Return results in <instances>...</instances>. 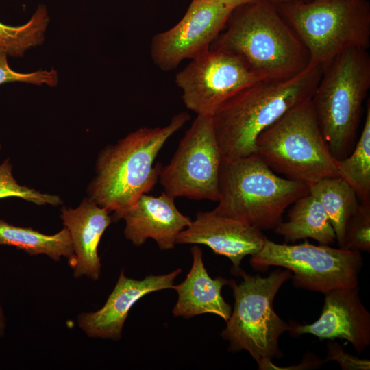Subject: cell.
Returning a JSON list of instances; mask_svg holds the SVG:
<instances>
[{"label": "cell", "mask_w": 370, "mask_h": 370, "mask_svg": "<svg viewBox=\"0 0 370 370\" xmlns=\"http://www.w3.org/2000/svg\"><path fill=\"white\" fill-rule=\"evenodd\" d=\"M323 71L322 66L309 64L291 77L256 82L225 102L212 116L222 159L233 160L255 153L259 134L310 99Z\"/></svg>", "instance_id": "cell-1"}, {"label": "cell", "mask_w": 370, "mask_h": 370, "mask_svg": "<svg viewBox=\"0 0 370 370\" xmlns=\"http://www.w3.org/2000/svg\"><path fill=\"white\" fill-rule=\"evenodd\" d=\"M180 112L164 127H140L104 147L96 162V174L88 188V197L120 219L159 180L161 164L155 160L164 144L188 121Z\"/></svg>", "instance_id": "cell-2"}, {"label": "cell", "mask_w": 370, "mask_h": 370, "mask_svg": "<svg viewBox=\"0 0 370 370\" xmlns=\"http://www.w3.org/2000/svg\"><path fill=\"white\" fill-rule=\"evenodd\" d=\"M210 48L236 55L265 79L294 76L309 65V54L294 30L268 0L236 8Z\"/></svg>", "instance_id": "cell-3"}, {"label": "cell", "mask_w": 370, "mask_h": 370, "mask_svg": "<svg viewBox=\"0 0 370 370\" xmlns=\"http://www.w3.org/2000/svg\"><path fill=\"white\" fill-rule=\"evenodd\" d=\"M309 193L308 185L280 177L256 153L222 160L218 214L262 231L274 230L285 209Z\"/></svg>", "instance_id": "cell-4"}, {"label": "cell", "mask_w": 370, "mask_h": 370, "mask_svg": "<svg viewBox=\"0 0 370 370\" xmlns=\"http://www.w3.org/2000/svg\"><path fill=\"white\" fill-rule=\"evenodd\" d=\"M370 88V56L367 49H351L323 67L311 101L320 130L336 160L352 151Z\"/></svg>", "instance_id": "cell-5"}, {"label": "cell", "mask_w": 370, "mask_h": 370, "mask_svg": "<svg viewBox=\"0 0 370 370\" xmlns=\"http://www.w3.org/2000/svg\"><path fill=\"white\" fill-rule=\"evenodd\" d=\"M309 54V64L324 67L351 49L370 43L368 0H297L275 5Z\"/></svg>", "instance_id": "cell-6"}, {"label": "cell", "mask_w": 370, "mask_h": 370, "mask_svg": "<svg viewBox=\"0 0 370 370\" xmlns=\"http://www.w3.org/2000/svg\"><path fill=\"white\" fill-rule=\"evenodd\" d=\"M256 153L274 171L308 186L338 177L337 162L320 130L311 99L262 131Z\"/></svg>", "instance_id": "cell-7"}, {"label": "cell", "mask_w": 370, "mask_h": 370, "mask_svg": "<svg viewBox=\"0 0 370 370\" xmlns=\"http://www.w3.org/2000/svg\"><path fill=\"white\" fill-rule=\"evenodd\" d=\"M243 281H231L234 297V310L221 332L229 341L230 349L245 350L256 361L259 369L274 358L282 357L278 341L291 329L273 309V301L283 284L291 277V271L276 269L268 277L250 275L243 270Z\"/></svg>", "instance_id": "cell-8"}, {"label": "cell", "mask_w": 370, "mask_h": 370, "mask_svg": "<svg viewBox=\"0 0 370 370\" xmlns=\"http://www.w3.org/2000/svg\"><path fill=\"white\" fill-rule=\"evenodd\" d=\"M256 270L284 267L293 272L296 287L325 293L340 288H355L362 266L360 251L315 245L305 241L298 245L279 244L267 239L250 260Z\"/></svg>", "instance_id": "cell-9"}, {"label": "cell", "mask_w": 370, "mask_h": 370, "mask_svg": "<svg viewBox=\"0 0 370 370\" xmlns=\"http://www.w3.org/2000/svg\"><path fill=\"white\" fill-rule=\"evenodd\" d=\"M222 160L212 116L197 115L169 163L162 166L159 181L174 199L217 201Z\"/></svg>", "instance_id": "cell-10"}, {"label": "cell", "mask_w": 370, "mask_h": 370, "mask_svg": "<svg viewBox=\"0 0 370 370\" xmlns=\"http://www.w3.org/2000/svg\"><path fill=\"white\" fill-rule=\"evenodd\" d=\"M262 79H267L236 55L210 48L192 59L175 81L188 110L212 116L231 97Z\"/></svg>", "instance_id": "cell-11"}, {"label": "cell", "mask_w": 370, "mask_h": 370, "mask_svg": "<svg viewBox=\"0 0 370 370\" xmlns=\"http://www.w3.org/2000/svg\"><path fill=\"white\" fill-rule=\"evenodd\" d=\"M234 10L210 0H193L175 25L153 37L150 53L153 63L169 71L184 60L204 53L221 33Z\"/></svg>", "instance_id": "cell-12"}, {"label": "cell", "mask_w": 370, "mask_h": 370, "mask_svg": "<svg viewBox=\"0 0 370 370\" xmlns=\"http://www.w3.org/2000/svg\"><path fill=\"white\" fill-rule=\"evenodd\" d=\"M267 239L261 230L247 223L212 210L198 212L177 235L176 243L206 245L214 253L228 258L233 270L239 274L244 257L258 253Z\"/></svg>", "instance_id": "cell-13"}, {"label": "cell", "mask_w": 370, "mask_h": 370, "mask_svg": "<svg viewBox=\"0 0 370 370\" xmlns=\"http://www.w3.org/2000/svg\"><path fill=\"white\" fill-rule=\"evenodd\" d=\"M319 318L310 324H290L292 334H312L319 339H344L358 354L370 345V314L362 304L358 288H340L324 293Z\"/></svg>", "instance_id": "cell-14"}, {"label": "cell", "mask_w": 370, "mask_h": 370, "mask_svg": "<svg viewBox=\"0 0 370 370\" xmlns=\"http://www.w3.org/2000/svg\"><path fill=\"white\" fill-rule=\"evenodd\" d=\"M181 272L182 269L178 268L167 274L149 275L142 280H136L126 277L122 270L105 304L95 312L78 315L79 327L90 338L119 340L132 306L151 292L172 288L175 279Z\"/></svg>", "instance_id": "cell-15"}, {"label": "cell", "mask_w": 370, "mask_h": 370, "mask_svg": "<svg viewBox=\"0 0 370 370\" xmlns=\"http://www.w3.org/2000/svg\"><path fill=\"white\" fill-rule=\"evenodd\" d=\"M120 219L125 221L124 236L136 247L153 239L162 250L173 249L177 235L192 219L177 209L175 199L164 191L158 196L143 194Z\"/></svg>", "instance_id": "cell-16"}, {"label": "cell", "mask_w": 370, "mask_h": 370, "mask_svg": "<svg viewBox=\"0 0 370 370\" xmlns=\"http://www.w3.org/2000/svg\"><path fill=\"white\" fill-rule=\"evenodd\" d=\"M110 212L88 197L76 208L63 207L60 217L70 234L75 262L73 276H86L96 281L101 275V264L98 247L104 232L112 223Z\"/></svg>", "instance_id": "cell-17"}, {"label": "cell", "mask_w": 370, "mask_h": 370, "mask_svg": "<svg viewBox=\"0 0 370 370\" xmlns=\"http://www.w3.org/2000/svg\"><path fill=\"white\" fill-rule=\"evenodd\" d=\"M191 252L193 263L189 272L182 282L172 288L178 295L173 309V315L188 319L209 313L227 321L232 308L223 298L221 289L230 285L232 280L221 277L211 278L204 264L201 249L194 246Z\"/></svg>", "instance_id": "cell-18"}, {"label": "cell", "mask_w": 370, "mask_h": 370, "mask_svg": "<svg viewBox=\"0 0 370 370\" xmlns=\"http://www.w3.org/2000/svg\"><path fill=\"white\" fill-rule=\"evenodd\" d=\"M273 230L284 238L285 243L310 238L320 245H330L336 241L323 206L310 193L293 204L287 221L280 223Z\"/></svg>", "instance_id": "cell-19"}, {"label": "cell", "mask_w": 370, "mask_h": 370, "mask_svg": "<svg viewBox=\"0 0 370 370\" xmlns=\"http://www.w3.org/2000/svg\"><path fill=\"white\" fill-rule=\"evenodd\" d=\"M14 246L31 256L44 254L55 261L62 257L69 260L72 268L75 262L69 230L64 227L59 232L47 235L30 227L13 225L0 219V245Z\"/></svg>", "instance_id": "cell-20"}, {"label": "cell", "mask_w": 370, "mask_h": 370, "mask_svg": "<svg viewBox=\"0 0 370 370\" xmlns=\"http://www.w3.org/2000/svg\"><path fill=\"white\" fill-rule=\"evenodd\" d=\"M308 187L309 193L323 206L342 247L346 225L360 204L356 193L338 176L324 178Z\"/></svg>", "instance_id": "cell-21"}, {"label": "cell", "mask_w": 370, "mask_h": 370, "mask_svg": "<svg viewBox=\"0 0 370 370\" xmlns=\"http://www.w3.org/2000/svg\"><path fill=\"white\" fill-rule=\"evenodd\" d=\"M338 177L354 190L361 201L370 200V102L368 100L362 133L351 153L338 160Z\"/></svg>", "instance_id": "cell-22"}, {"label": "cell", "mask_w": 370, "mask_h": 370, "mask_svg": "<svg viewBox=\"0 0 370 370\" xmlns=\"http://www.w3.org/2000/svg\"><path fill=\"white\" fill-rule=\"evenodd\" d=\"M48 22L47 10L43 5L24 25L15 27L0 22V48L10 56H21L27 49L42 42Z\"/></svg>", "instance_id": "cell-23"}, {"label": "cell", "mask_w": 370, "mask_h": 370, "mask_svg": "<svg viewBox=\"0 0 370 370\" xmlns=\"http://www.w3.org/2000/svg\"><path fill=\"white\" fill-rule=\"evenodd\" d=\"M16 197L37 205L58 206L62 203L55 195L42 193L17 183L12 173V164L8 159L0 164V198Z\"/></svg>", "instance_id": "cell-24"}, {"label": "cell", "mask_w": 370, "mask_h": 370, "mask_svg": "<svg viewBox=\"0 0 370 370\" xmlns=\"http://www.w3.org/2000/svg\"><path fill=\"white\" fill-rule=\"evenodd\" d=\"M353 251H370V200L362 201L348 221L342 247Z\"/></svg>", "instance_id": "cell-25"}, {"label": "cell", "mask_w": 370, "mask_h": 370, "mask_svg": "<svg viewBox=\"0 0 370 370\" xmlns=\"http://www.w3.org/2000/svg\"><path fill=\"white\" fill-rule=\"evenodd\" d=\"M7 53L0 48V84L11 82L30 83L36 85L46 84L54 86L58 82L55 70H40L30 73H18L12 70L7 60Z\"/></svg>", "instance_id": "cell-26"}, {"label": "cell", "mask_w": 370, "mask_h": 370, "mask_svg": "<svg viewBox=\"0 0 370 370\" xmlns=\"http://www.w3.org/2000/svg\"><path fill=\"white\" fill-rule=\"evenodd\" d=\"M328 354L323 362L331 360L336 361L342 369L369 370L370 361L360 359L344 352L341 345L336 342H328L327 344Z\"/></svg>", "instance_id": "cell-27"}, {"label": "cell", "mask_w": 370, "mask_h": 370, "mask_svg": "<svg viewBox=\"0 0 370 370\" xmlns=\"http://www.w3.org/2000/svg\"><path fill=\"white\" fill-rule=\"evenodd\" d=\"M214 2L222 3L228 6H230L234 9L236 8L245 5L253 0H210Z\"/></svg>", "instance_id": "cell-28"}, {"label": "cell", "mask_w": 370, "mask_h": 370, "mask_svg": "<svg viewBox=\"0 0 370 370\" xmlns=\"http://www.w3.org/2000/svg\"><path fill=\"white\" fill-rule=\"evenodd\" d=\"M268 1H270L271 3H273V5H277L279 4L288 3V2H291L293 1H297V0H268Z\"/></svg>", "instance_id": "cell-29"}]
</instances>
